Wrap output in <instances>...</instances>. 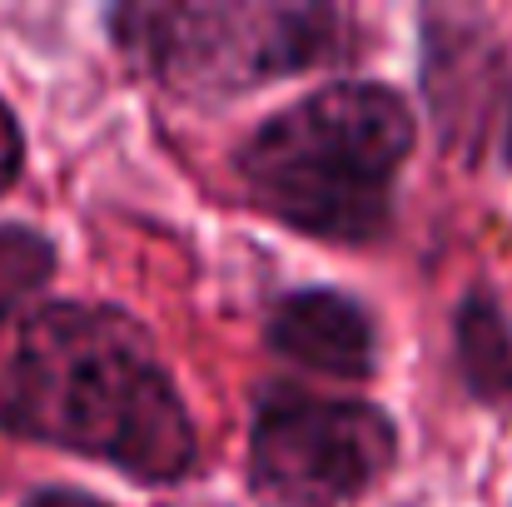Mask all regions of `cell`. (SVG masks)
<instances>
[{
    "mask_svg": "<svg viewBox=\"0 0 512 507\" xmlns=\"http://www.w3.org/2000/svg\"><path fill=\"white\" fill-rule=\"evenodd\" d=\"M418 120L393 85L334 80L269 115L234 155L254 209L319 244L368 249L393 229Z\"/></svg>",
    "mask_w": 512,
    "mask_h": 507,
    "instance_id": "7a4b0ae2",
    "label": "cell"
},
{
    "mask_svg": "<svg viewBox=\"0 0 512 507\" xmlns=\"http://www.w3.org/2000/svg\"><path fill=\"white\" fill-rule=\"evenodd\" d=\"M269 348L289 363H304L329 378H373L378 373V324L339 289H294L269 309Z\"/></svg>",
    "mask_w": 512,
    "mask_h": 507,
    "instance_id": "8992f818",
    "label": "cell"
},
{
    "mask_svg": "<svg viewBox=\"0 0 512 507\" xmlns=\"http://www.w3.org/2000/svg\"><path fill=\"white\" fill-rule=\"evenodd\" d=\"M20 507H110V503H100L95 493H80V488H35Z\"/></svg>",
    "mask_w": 512,
    "mask_h": 507,
    "instance_id": "30bf717a",
    "label": "cell"
},
{
    "mask_svg": "<svg viewBox=\"0 0 512 507\" xmlns=\"http://www.w3.org/2000/svg\"><path fill=\"white\" fill-rule=\"evenodd\" d=\"M140 75L179 100L219 105L353 55V20L319 0H145L105 15Z\"/></svg>",
    "mask_w": 512,
    "mask_h": 507,
    "instance_id": "3957f363",
    "label": "cell"
},
{
    "mask_svg": "<svg viewBox=\"0 0 512 507\" xmlns=\"http://www.w3.org/2000/svg\"><path fill=\"white\" fill-rule=\"evenodd\" d=\"M60 269V249L35 224H0V324L15 319Z\"/></svg>",
    "mask_w": 512,
    "mask_h": 507,
    "instance_id": "ba28073f",
    "label": "cell"
},
{
    "mask_svg": "<svg viewBox=\"0 0 512 507\" xmlns=\"http://www.w3.org/2000/svg\"><path fill=\"white\" fill-rule=\"evenodd\" d=\"M453 363L478 403H512V319L488 289L463 294L453 309Z\"/></svg>",
    "mask_w": 512,
    "mask_h": 507,
    "instance_id": "52a82bcc",
    "label": "cell"
},
{
    "mask_svg": "<svg viewBox=\"0 0 512 507\" xmlns=\"http://www.w3.org/2000/svg\"><path fill=\"white\" fill-rule=\"evenodd\" d=\"M20 174H25V130H20L15 110H10L5 95H0V194H5Z\"/></svg>",
    "mask_w": 512,
    "mask_h": 507,
    "instance_id": "9c48e42d",
    "label": "cell"
},
{
    "mask_svg": "<svg viewBox=\"0 0 512 507\" xmlns=\"http://www.w3.org/2000/svg\"><path fill=\"white\" fill-rule=\"evenodd\" d=\"M0 433L105 463L145 488L184 483L199 433L184 393L125 309L45 304L0 363Z\"/></svg>",
    "mask_w": 512,
    "mask_h": 507,
    "instance_id": "6da1fadb",
    "label": "cell"
},
{
    "mask_svg": "<svg viewBox=\"0 0 512 507\" xmlns=\"http://www.w3.org/2000/svg\"><path fill=\"white\" fill-rule=\"evenodd\" d=\"M423 85L443 140L478 160L498 155L512 169V65L493 35L463 15H428L423 25Z\"/></svg>",
    "mask_w": 512,
    "mask_h": 507,
    "instance_id": "5b68a950",
    "label": "cell"
},
{
    "mask_svg": "<svg viewBox=\"0 0 512 507\" xmlns=\"http://www.w3.org/2000/svg\"><path fill=\"white\" fill-rule=\"evenodd\" d=\"M398 463V423L363 398L264 383L249 418V483L279 507H348Z\"/></svg>",
    "mask_w": 512,
    "mask_h": 507,
    "instance_id": "277c9868",
    "label": "cell"
}]
</instances>
